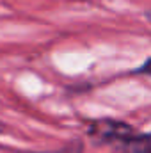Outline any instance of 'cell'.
<instances>
[{
  "label": "cell",
  "mask_w": 151,
  "mask_h": 153,
  "mask_svg": "<svg viewBox=\"0 0 151 153\" xmlns=\"http://www.w3.org/2000/svg\"><path fill=\"white\" fill-rule=\"evenodd\" d=\"M89 134L96 135L103 141H128L130 137H133V132L128 125L119 123V121H112V119L93 123L89 128Z\"/></svg>",
  "instance_id": "1"
},
{
  "label": "cell",
  "mask_w": 151,
  "mask_h": 153,
  "mask_svg": "<svg viewBox=\"0 0 151 153\" xmlns=\"http://www.w3.org/2000/svg\"><path fill=\"white\" fill-rule=\"evenodd\" d=\"M128 153H151V134L133 135L126 141Z\"/></svg>",
  "instance_id": "2"
},
{
  "label": "cell",
  "mask_w": 151,
  "mask_h": 153,
  "mask_svg": "<svg viewBox=\"0 0 151 153\" xmlns=\"http://www.w3.org/2000/svg\"><path fill=\"white\" fill-rule=\"evenodd\" d=\"M137 73H142V75H151V59H148L139 70H137Z\"/></svg>",
  "instance_id": "3"
},
{
  "label": "cell",
  "mask_w": 151,
  "mask_h": 153,
  "mask_svg": "<svg viewBox=\"0 0 151 153\" xmlns=\"http://www.w3.org/2000/svg\"><path fill=\"white\" fill-rule=\"evenodd\" d=\"M146 18H148V20L151 22V11H148V13H146Z\"/></svg>",
  "instance_id": "4"
},
{
  "label": "cell",
  "mask_w": 151,
  "mask_h": 153,
  "mask_svg": "<svg viewBox=\"0 0 151 153\" xmlns=\"http://www.w3.org/2000/svg\"><path fill=\"white\" fill-rule=\"evenodd\" d=\"M0 132H2V125H0Z\"/></svg>",
  "instance_id": "5"
}]
</instances>
